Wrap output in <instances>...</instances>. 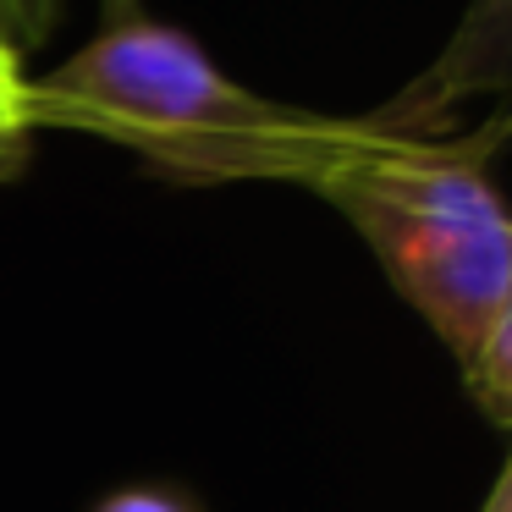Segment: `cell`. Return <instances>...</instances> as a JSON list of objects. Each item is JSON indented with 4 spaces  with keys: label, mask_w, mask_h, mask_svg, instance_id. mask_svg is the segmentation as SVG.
<instances>
[{
    "label": "cell",
    "mask_w": 512,
    "mask_h": 512,
    "mask_svg": "<svg viewBox=\"0 0 512 512\" xmlns=\"http://www.w3.org/2000/svg\"><path fill=\"white\" fill-rule=\"evenodd\" d=\"M34 116L39 133L61 127L111 138L182 188H320L364 133V116H320L254 94L215 67L199 39L160 23L138 0H111L100 34L34 78Z\"/></svg>",
    "instance_id": "6da1fadb"
},
{
    "label": "cell",
    "mask_w": 512,
    "mask_h": 512,
    "mask_svg": "<svg viewBox=\"0 0 512 512\" xmlns=\"http://www.w3.org/2000/svg\"><path fill=\"white\" fill-rule=\"evenodd\" d=\"M507 138V116L468 138L386 133L364 116L358 144L314 188L457 364L474 353L512 276V204L490 182V155Z\"/></svg>",
    "instance_id": "7a4b0ae2"
},
{
    "label": "cell",
    "mask_w": 512,
    "mask_h": 512,
    "mask_svg": "<svg viewBox=\"0 0 512 512\" xmlns=\"http://www.w3.org/2000/svg\"><path fill=\"white\" fill-rule=\"evenodd\" d=\"M496 100L512 122V0H468L463 23L441 45V56L380 105L369 122L386 133H419L430 138L457 105Z\"/></svg>",
    "instance_id": "3957f363"
},
{
    "label": "cell",
    "mask_w": 512,
    "mask_h": 512,
    "mask_svg": "<svg viewBox=\"0 0 512 512\" xmlns=\"http://www.w3.org/2000/svg\"><path fill=\"white\" fill-rule=\"evenodd\" d=\"M457 369H463V380H468L479 408L496 424H512V276H507V287H501L496 309H490L485 331H479L474 353Z\"/></svg>",
    "instance_id": "277c9868"
},
{
    "label": "cell",
    "mask_w": 512,
    "mask_h": 512,
    "mask_svg": "<svg viewBox=\"0 0 512 512\" xmlns=\"http://www.w3.org/2000/svg\"><path fill=\"white\" fill-rule=\"evenodd\" d=\"M34 78L23 67V50L0 34V182H12L28 171V155H34Z\"/></svg>",
    "instance_id": "5b68a950"
},
{
    "label": "cell",
    "mask_w": 512,
    "mask_h": 512,
    "mask_svg": "<svg viewBox=\"0 0 512 512\" xmlns=\"http://www.w3.org/2000/svg\"><path fill=\"white\" fill-rule=\"evenodd\" d=\"M56 12H61V0H0V34L28 56L56 28Z\"/></svg>",
    "instance_id": "8992f818"
},
{
    "label": "cell",
    "mask_w": 512,
    "mask_h": 512,
    "mask_svg": "<svg viewBox=\"0 0 512 512\" xmlns=\"http://www.w3.org/2000/svg\"><path fill=\"white\" fill-rule=\"evenodd\" d=\"M94 512H199V501L171 485H122L105 501H94Z\"/></svg>",
    "instance_id": "52a82bcc"
},
{
    "label": "cell",
    "mask_w": 512,
    "mask_h": 512,
    "mask_svg": "<svg viewBox=\"0 0 512 512\" xmlns=\"http://www.w3.org/2000/svg\"><path fill=\"white\" fill-rule=\"evenodd\" d=\"M479 512H512V457H507V468H501V479L490 485V496Z\"/></svg>",
    "instance_id": "ba28073f"
}]
</instances>
